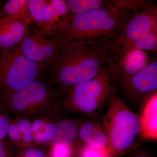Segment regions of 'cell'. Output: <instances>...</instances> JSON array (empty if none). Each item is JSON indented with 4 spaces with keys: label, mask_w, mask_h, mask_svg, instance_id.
<instances>
[{
    "label": "cell",
    "mask_w": 157,
    "mask_h": 157,
    "mask_svg": "<svg viewBox=\"0 0 157 157\" xmlns=\"http://www.w3.org/2000/svg\"><path fill=\"white\" fill-rule=\"evenodd\" d=\"M111 43L70 42L48 67L46 81L53 87L67 88L94 78L115 59Z\"/></svg>",
    "instance_id": "obj_1"
},
{
    "label": "cell",
    "mask_w": 157,
    "mask_h": 157,
    "mask_svg": "<svg viewBox=\"0 0 157 157\" xmlns=\"http://www.w3.org/2000/svg\"><path fill=\"white\" fill-rule=\"evenodd\" d=\"M134 14L117 8L110 0L103 7L76 15L61 30L52 33L60 50L72 41L92 44L112 42L120 36Z\"/></svg>",
    "instance_id": "obj_2"
},
{
    "label": "cell",
    "mask_w": 157,
    "mask_h": 157,
    "mask_svg": "<svg viewBox=\"0 0 157 157\" xmlns=\"http://www.w3.org/2000/svg\"><path fill=\"white\" fill-rule=\"evenodd\" d=\"M117 84L107 68L88 80L67 88H59L58 110L62 114H78L99 121Z\"/></svg>",
    "instance_id": "obj_3"
},
{
    "label": "cell",
    "mask_w": 157,
    "mask_h": 157,
    "mask_svg": "<svg viewBox=\"0 0 157 157\" xmlns=\"http://www.w3.org/2000/svg\"><path fill=\"white\" fill-rule=\"evenodd\" d=\"M101 124L108 139L110 157H121L135 147V140L141 134L140 116L132 112L117 93L112 96Z\"/></svg>",
    "instance_id": "obj_4"
},
{
    "label": "cell",
    "mask_w": 157,
    "mask_h": 157,
    "mask_svg": "<svg viewBox=\"0 0 157 157\" xmlns=\"http://www.w3.org/2000/svg\"><path fill=\"white\" fill-rule=\"evenodd\" d=\"M59 88L43 79L32 82L14 92L1 95L4 107L17 117L34 119L59 113Z\"/></svg>",
    "instance_id": "obj_5"
},
{
    "label": "cell",
    "mask_w": 157,
    "mask_h": 157,
    "mask_svg": "<svg viewBox=\"0 0 157 157\" xmlns=\"http://www.w3.org/2000/svg\"><path fill=\"white\" fill-rule=\"evenodd\" d=\"M48 68L28 58L19 46L0 52V94L14 92L32 82L43 79Z\"/></svg>",
    "instance_id": "obj_6"
},
{
    "label": "cell",
    "mask_w": 157,
    "mask_h": 157,
    "mask_svg": "<svg viewBox=\"0 0 157 157\" xmlns=\"http://www.w3.org/2000/svg\"><path fill=\"white\" fill-rule=\"evenodd\" d=\"M19 46L31 61L48 67L56 60L60 51L55 36L41 30L33 22L28 25L25 36Z\"/></svg>",
    "instance_id": "obj_7"
},
{
    "label": "cell",
    "mask_w": 157,
    "mask_h": 157,
    "mask_svg": "<svg viewBox=\"0 0 157 157\" xmlns=\"http://www.w3.org/2000/svg\"><path fill=\"white\" fill-rule=\"evenodd\" d=\"M125 98L134 105H145L157 91V61L151 60L143 70L117 86Z\"/></svg>",
    "instance_id": "obj_8"
},
{
    "label": "cell",
    "mask_w": 157,
    "mask_h": 157,
    "mask_svg": "<svg viewBox=\"0 0 157 157\" xmlns=\"http://www.w3.org/2000/svg\"><path fill=\"white\" fill-rule=\"evenodd\" d=\"M155 31H157L155 5L134 14L120 36L112 42L116 57L125 53L127 48L133 42Z\"/></svg>",
    "instance_id": "obj_9"
},
{
    "label": "cell",
    "mask_w": 157,
    "mask_h": 157,
    "mask_svg": "<svg viewBox=\"0 0 157 157\" xmlns=\"http://www.w3.org/2000/svg\"><path fill=\"white\" fill-rule=\"evenodd\" d=\"M149 62L147 52L133 49L114 59L108 68L118 86L143 70Z\"/></svg>",
    "instance_id": "obj_10"
},
{
    "label": "cell",
    "mask_w": 157,
    "mask_h": 157,
    "mask_svg": "<svg viewBox=\"0 0 157 157\" xmlns=\"http://www.w3.org/2000/svg\"><path fill=\"white\" fill-rule=\"evenodd\" d=\"M78 121L79 139L82 143L95 149L108 151V137L99 121L86 117Z\"/></svg>",
    "instance_id": "obj_11"
},
{
    "label": "cell",
    "mask_w": 157,
    "mask_h": 157,
    "mask_svg": "<svg viewBox=\"0 0 157 157\" xmlns=\"http://www.w3.org/2000/svg\"><path fill=\"white\" fill-rule=\"evenodd\" d=\"M29 23L20 20H0V52L19 46L25 36Z\"/></svg>",
    "instance_id": "obj_12"
},
{
    "label": "cell",
    "mask_w": 157,
    "mask_h": 157,
    "mask_svg": "<svg viewBox=\"0 0 157 157\" xmlns=\"http://www.w3.org/2000/svg\"><path fill=\"white\" fill-rule=\"evenodd\" d=\"M70 12L67 1L48 0L41 30L55 33L61 30L68 22Z\"/></svg>",
    "instance_id": "obj_13"
},
{
    "label": "cell",
    "mask_w": 157,
    "mask_h": 157,
    "mask_svg": "<svg viewBox=\"0 0 157 157\" xmlns=\"http://www.w3.org/2000/svg\"><path fill=\"white\" fill-rule=\"evenodd\" d=\"M79 133L78 120L65 117L59 113L56 119L54 134L50 145L63 143L78 146L76 142L80 140Z\"/></svg>",
    "instance_id": "obj_14"
},
{
    "label": "cell",
    "mask_w": 157,
    "mask_h": 157,
    "mask_svg": "<svg viewBox=\"0 0 157 157\" xmlns=\"http://www.w3.org/2000/svg\"><path fill=\"white\" fill-rule=\"evenodd\" d=\"M59 113L34 119L32 123V133L35 144L50 145L54 134L56 119Z\"/></svg>",
    "instance_id": "obj_15"
},
{
    "label": "cell",
    "mask_w": 157,
    "mask_h": 157,
    "mask_svg": "<svg viewBox=\"0 0 157 157\" xmlns=\"http://www.w3.org/2000/svg\"><path fill=\"white\" fill-rule=\"evenodd\" d=\"M157 94L150 98L144 105L140 116L142 123L141 135L146 139L157 138Z\"/></svg>",
    "instance_id": "obj_16"
},
{
    "label": "cell",
    "mask_w": 157,
    "mask_h": 157,
    "mask_svg": "<svg viewBox=\"0 0 157 157\" xmlns=\"http://www.w3.org/2000/svg\"><path fill=\"white\" fill-rule=\"evenodd\" d=\"M29 0H9L0 10V20L12 18L33 22L28 9Z\"/></svg>",
    "instance_id": "obj_17"
},
{
    "label": "cell",
    "mask_w": 157,
    "mask_h": 157,
    "mask_svg": "<svg viewBox=\"0 0 157 157\" xmlns=\"http://www.w3.org/2000/svg\"><path fill=\"white\" fill-rule=\"evenodd\" d=\"M67 2L70 12V20L78 14L106 6L109 4V0H67Z\"/></svg>",
    "instance_id": "obj_18"
},
{
    "label": "cell",
    "mask_w": 157,
    "mask_h": 157,
    "mask_svg": "<svg viewBox=\"0 0 157 157\" xmlns=\"http://www.w3.org/2000/svg\"><path fill=\"white\" fill-rule=\"evenodd\" d=\"M133 49L149 51L154 54L157 52V31L152 32L131 44L126 50L125 53Z\"/></svg>",
    "instance_id": "obj_19"
},
{
    "label": "cell",
    "mask_w": 157,
    "mask_h": 157,
    "mask_svg": "<svg viewBox=\"0 0 157 157\" xmlns=\"http://www.w3.org/2000/svg\"><path fill=\"white\" fill-rule=\"evenodd\" d=\"M47 3L48 1L46 0H29L30 16L33 22L35 23L39 29L43 24Z\"/></svg>",
    "instance_id": "obj_20"
},
{
    "label": "cell",
    "mask_w": 157,
    "mask_h": 157,
    "mask_svg": "<svg viewBox=\"0 0 157 157\" xmlns=\"http://www.w3.org/2000/svg\"><path fill=\"white\" fill-rule=\"evenodd\" d=\"M14 120L17 124L20 133L21 147L26 148L33 147L32 145L34 143V140L31 121L28 119L18 117Z\"/></svg>",
    "instance_id": "obj_21"
},
{
    "label": "cell",
    "mask_w": 157,
    "mask_h": 157,
    "mask_svg": "<svg viewBox=\"0 0 157 157\" xmlns=\"http://www.w3.org/2000/svg\"><path fill=\"white\" fill-rule=\"evenodd\" d=\"M111 2L117 8L128 10L134 14L155 6L153 1L146 0H112Z\"/></svg>",
    "instance_id": "obj_22"
},
{
    "label": "cell",
    "mask_w": 157,
    "mask_h": 157,
    "mask_svg": "<svg viewBox=\"0 0 157 157\" xmlns=\"http://www.w3.org/2000/svg\"><path fill=\"white\" fill-rule=\"evenodd\" d=\"M78 146L58 143L50 146L48 157H74L77 154Z\"/></svg>",
    "instance_id": "obj_23"
},
{
    "label": "cell",
    "mask_w": 157,
    "mask_h": 157,
    "mask_svg": "<svg viewBox=\"0 0 157 157\" xmlns=\"http://www.w3.org/2000/svg\"><path fill=\"white\" fill-rule=\"evenodd\" d=\"M82 145L77 152V157H110L108 150L95 149L84 144Z\"/></svg>",
    "instance_id": "obj_24"
},
{
    "label": "cell",
    "mask_w": 157,
    "mask_h": 157,
    "mask_svg": "<svg viewBox=\"0 0 157 157\" xmlns=\"http://www.w3.org/2000/svg\"><path fill=\"white\" fill-rule=\"evenodd\" d=\"M8 135L9 139L12 142L16 144L18 146H21V139L20 133L15 120L10 119Z\"/></svg>",
    "instance_id": "obj_25"
},
{
    "label": "cell",
    "mask_w": 157,
    "mask_h": 157,
    "mask_svg": "<svg viewBox=\"0 0 157 157\" xmlns=\"http://www.w3.org/2000/svg\"><path fill=\"white\" fill-rule=\"evenodd\" d=\"M15 157H48V155L46 154L42 150L39 148L34 147H33L25 148L22 151H21Z\"/></svg>",
    "instance_id": "obj_26"
},
{
    "label": "cell",
    "mask_w": 157,
    "mask_h": 157,
    "mask_svg": "<svg viewBox=\"0 0 157 157\" xmlns=\"http://www.w3.org/2000/svg\"><path fill=\"white\" fill-rule=\"evenodd\" d=\"M10 118L5 113H0V140L4 141L8 135Z\"/></svg>",
    "instance_id": "obj_27"
},
{
    "label": "cell",
    "mask_w": 157,
    "mask_h": 157,
    "mask_svg": "<svg viewBox=\"0 0 157 157\" xmlns=\"http://www.w3.org/2000/svg\"><path fill=\"white\" fill-rule=\"evenodd\" d=\"M0 157H15L11 147L5 140H0Z\"/></svg>",
    "instance_id": "obj_28"
},
{
    "label": "cell",
    "mask_w": 157,
    "mask_h": 157,
    "mask_svg": "<svg viewBox=\"0 0 157 157\" xmlns=\"http://www.w3.org/2000/svg\"><path fill=\"white\" fill-rule=\"evenodd\" d=\"M128 157H151L150 155L143 151H137L133 153Z\"/></svg>",
    "instance_id": "obj_29"
},
{
    "label": "cell",
    "mask_w": 157,
    "mask_h": 157,
    "mask_svg": "<svg viewBox=\"0 0 157 157\" xmlns=\"http://www.w3.org/2000/svg\"><path fill=\"white\" fill-rule=\"evenodd\" d=\"M1 94H0V113L2 112V110L3 108H4V106L2 102V97H1Z\"/></svg>",
    "instance_id": "obj_30"
},
{
    "label": "cell",
    "mask_w": 157,
    "mask_h": 157,
    "mask_svg": "<svg viewBox=\"0 0 157 157\" xmlns=\"http://www.w3.org/2000/svg\"><path fill=\"white\" fill-rule=\"evenodd\" d=\"M2 6H1V2H0V10L2 9Z\"/></svg>",
    "instance_id": "obj_31"
}]
</instances>
